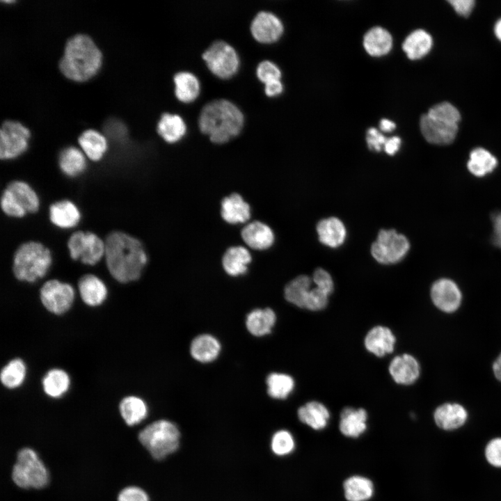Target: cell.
Wrapping results in <instances>:
<instances>
[{
    "label": "cell",
    "mask_w": 501,
    "mask_h": 501,
    "mask_svg": "<svg viewBox=\"0 0 501 501\" xmlns=\"http://www.w3.org/2000/svg\"><path fill=\"white\" fill-rule=\"evenodd\" d=\"M104 242V257L111 276L121 283L139 279L148 262L141 241L126 232L115 230L107 234Z\"/></svg>",
    "instance_id": "obj_1"
},
{
    "label": "cell",
    "mask_w": 501,
    "mask_h": 501,
    "mask_svg": "<svg viewBox=\"0 0 501 501\" xmlns=\"http://www.w3.org/2000/svg\"><path fill=\"white\" fill-rule=\"evenodd\" d=\"M244 122L241 111L233 102L225 99L207 103L202 109L198 118L200 131L217 144L225 143L239 135Z\"/></svg>",
    "instance_id": "obj_2"
},
{
    "label": "cell",
    "mask_w": 501,
    "mask_h": 501,
    "mask_svg": "<svg viewBox=\"0 0 501 501\" xmlns=\"http://www.w3.org/2000/svg\"><path fill=\"white\" fill-rule=\"evenodd\" d=\"M101 63L102 53L93 40L77 34L67 41L58 67L65 77L84 81L97 72Z\"/></svg>",
    "instance_id": "obj_3"
},
{
    "label": "cell",
    "mask_w": 501,
    "mask_h": 501,
    "mask_svg": "<svg viewBox=\"0 0 501 501\" xmlns=\"http://www.w3.org/2000/svg\"><path fill=\"white\" fill-rule=\"evenodd\" d=\"M51 262L48 248L39 241H29L16 249L13 258V272L19 281L34 283L47 274Z\"/></svg>",
    "instance_id": "obj_4"
},
{
    "label": "cell",
    "mask_w": 501,
    "mask_h": 501,
    "mask_svg": "<svg viewBox=\"0 0 501 501\" xmlns=\"http://www.w3.org/2000/svg\"><path fill=\"white\" fill-rule=\"evenodd\" d=\"M180 432L173 422L159 420L146 426L138 434L141 443L157 460H161L179 447Z\"/></svg>",
    "instance_id": "obj_5"
},
{
    "label": "cell",
    "mask_w": 501,
    "mask_h": 501,
    "mask_svg": "<svg viewBox=\"0 0 501 501\" xmlns=\"http://www.w3.org/2000/svg\"><path fill=\"white\" fill-rule=\"evenodd\" d=\"M39 207L36 192L22 180L11 181L2 192L1 208L10 217L22 218L29 213L38 212Z\"/></svg>",
    "instance_id": "obj_6"
},
{
    "label": "cell",
    "mask_w": 501,
    "mask_h": 501,
    "mask_svg": "<svg viewBox=\"0 0 501 501\" xmlns=\"http://www.w3.org/2000/svg\"><path fill=\"white\" fill-rule=\"evenodd\" d=\"M14 483L20 488H44L49 482V473L37 453L25 447L19 451L12 471Z\"/></svg>",
    "instance_id": "obj_7"
},
{
    "label": "cell",
    "mask_w": 501,
    "mask_h": 501,
    "mask_svg": "<svg viewBox=\"0 0 501 501\" xmlns=\"http://www.w3.org/2000/svg\"><path fill=\"white\" fill-rule=\"evenodd\" d=\"M70 257L81 263L93 266L104 256L105 242L92 232L78 230L73 232L67 240Z\"/></svg>",
    "instance_id": "obj_8"
},
{
    "label": "cell",
    "mask_w": 501,
    "mask_h": 501,
    "mask_svg": "<svg viewBox=\"0 0 501 501\" xmlns=\"http://www.w3.org/2000/svg\"><path fill=\"white\" fill-rule=\"evenodd\" d=\"M202 57L209 70L221 79L232 77L239 67V57L235 49L223 40L214 42Z\"/></svg>",
    "instance_id": "obj_9"
},
{
    "label": "cell",
    "mask_w": 501,
    "mask_h": 501,
    "mask_svg": "<svg viewBox=\"0 0 501 501\" xmlns=\"http://www.w3.org/2000/svg\"><path fill=\"white\" fill-rule=\"evenodd\" d=\"M409 248V241L404 235L395 230H381L372 245L371 253L377 262L390 264L400 261Z\"/></svg>",
    "instance_id": "obj_10"
},
{
    "label": "cell",
    "mask_w": 501,
    "mask_h": 501,
    "mask_svg": "<svg viewBox=\"0 0 501 501\" xmlns=\"http://www.w3.org/2000/svg\"><path fill=\"white\" fill-rule=\"evenodd\" d=\"M75 297L73 287L56 279L46 281L40 288V299L50 312L61 315L71 308Z\"/></svg>",
    "instance_id": "obj_11"
},
{
    "label": "cell",
    "mask_w": 501,
    "mask_h": 501,
    "mask_svg": "<svg viewBox=\"0 0 501 501\" xmlns=\"http://www.w3.org/2000/svg\"><path fill=\"white\" fill-rule=\"evenodd\" d=\"M29 130L19 122L4 121L0 130V158L12 159L24 153L28 148Z\"/></svg>",
    "instance_id": "obj_12"
},
{
    "label": "cell",
    "mask_w": 501,
    "mask_h": 501,
    "mask_svg": "<svg viewBox=\"0 0 501 501\" xmlns=\"http://www.w3.org/2000/svg\"><path fill=\"white\" fill-rule=\"evenodd\" d=\"M431 298L439 310L453 312L460 306L462 295L456 283L448 278H440L432 285Z\"/></svg>",
    "instance_id": "obj_13"
},
{
    "label": "cell",
    "mask_w": 501,
    "mask_h": 501,
    "mask_svg": "<svg viewBox=\"0 0 501 501\" xmlns=\"http://www.w3.org/2000/svg\"><path fill=\"white\" fill-rule=\"evenodd\" d=\"M253 37L262 43L277 41L283 32V25L280 19L271 12L260 11L250 24Z\"/></svg>",
    "instance_id": "obj_14"
},
{
    "label": "cell",
    "mask_w": 501,
    "mask_h": 501,
    "mask_svg": "<svg viewBox=\"0 0 501 501\" xmlns=\"http://www.w3.org/2000/svg\"><path fill=\"white\" fill-rule=\"evenodd\" d=\"M420 127L422 136L430 143L445 145L452 143L458 132V125L445 123L429 117L422 116Z\"/></svg>",
    "instance_id": "obj_15"
},
{
    "label": "cell",
    "mask_w": 501,
    "mask_h": 501,
    "mask_svg": "<svg viewBox=\"0 0 501 501\" xmlns=\"http://www.w3.org/2000/svg\"><path fill=\"white\" fill-rule=\"evenodd\" d=\"M240 234L244 244L255 250H267L274 241V234L271 228L260 221L247 223L241 230Z\"/></svg>",
    "instance_id": "obj_16"
},
{
    "label": "cell",
    "mask_w": 501,
    "mask_h": 501,
    "mask_svg": "<svg viewBox=\"0 0 501 501\" xmlns=\"http://www.w3.org/2000/svg\"><path fill=\"white\" fill-rule=\"evenodd\" d=\"M223 220L232 225L245 223L251 217L250 205L237 193H232L224 197L220 206Z\"/></svg>",
    "instance_id": "obj_17"
},
{
    "label": "cell",
    "mask_w": 501,
    "mask_h": 501,
    "mask_svg": "<svg viewBox=\"0 0 501 501\" xmlns=\"http://www.w3.org/2000/svg\"><path fill=\"white\" fill-rule=\"evenodd\" d=\"M434 419L440 429L452 431L461 427L466 423L468 412L461 404L445 403L436 408Z\"/></svg>",
    "instance_id": "obj_18"
},
{
    "label": "cell",
    "mask_w": 501,
    "mask_h": 501,
    "mask_svg": "<svg viewBox=\"0 0 501 501\" xmlns=\"http://www.w3.org/2000/svg\"><path fill=\"white\" fill-rule=\"evenodd\" d=\"M49 217L55 226L61 229H70L79 223L81 213L73 202L65 199L56 201L49 206Z\"/></svg>",
    "instance_id": "obj_19"
},
{
    "label": "cell",
    "mask_w": 501,
    "mask_h": 501,
    "mask_svg": "<svg viewBox=\"0 0 501 501\" xmlns=\"http://www.w3.org/2000/svg\"><path fill=\"white\" fill-rule=\"evenodd\" d=\"M389 372L396 383L410 385L418 379L420 369L418 360L413 356L405 353L392 360Z\"/></svg>",
    "instance_id": "obj_20"
},
{
    "label": "cell",
    "mask_w": 501,
    "mask_h": 501,
    "mask_svg": "<svg viewBox=\"0 0 501 501\" xmlns=\"http://www.w3.org/2000/svg\"><path fill=\"white\" fill-rule=\"evenodd\" d=\"M81 299L88 306L95 307L102 304L108 294L105 283L94 274H86L78 281Z\"/></svg>",
    "instance_id": "obj_21"
},
{
    "label": "cell",
    "mask_w": 501,
    "mask_h": 501,
    "mask_svg": "<svg viewBox=\"0 0 501 501\" xmlns=\"http://www.w3.org/2000/svg\"><path fill=\"white\" fill-rule=\"evenodd\" d=\"M251 261L252 255L248 248L243 246H232L224 252L221 264L227 274L238 276L247 271Z\"/></svg>",
    "instance_id": "obj_22"
},
{
    "label": "cell",
    "mask_w": 501,
    "mask_h": 501,
    "mask_svg": "<svg viewBox=\"0 0 501 501\" xmlns=\"http://www.w3.org/2000/svg\"><path fill=\"white\" fill-rule=\"evenodd\" d=\"M395 341V337L388 328L377 326L367 334L365 346L369 352L381 357L392 352Z\"/></svg>",
    "instance_id": "obj_23"
},
{
    "label": "cell",
    "mask_w": 501,
    "mask_h": 501,
    "mask_svg": "<svg viewBox=\"0 0 501 501\" xmlns=\"http://www.w3.org/2000/svg\"><path fill=\"white\" fill-rule=\"evenodd\" d=\"M367 414L365 409L344 408L340 414V432L349 438H358L367 429Z\"/></svg>",
    "instance_id": "obj_24"
},
{
    "label": "cell",
    "mask_w": 501,
    "mask_h": 501,
    "mask_svg": "<svg viewBox=\"0 0 501 501\" xmlns=\"http://www.w3.org/2000/svg\"><path fill=\"white\" fill-rule=\"evenodd\" d=\"M157 131L166 142L174 143L185 135L186 125L180 116L164 113L157 123Z\"/></svg>",
    "instance_id": "obj_25"
},
{
    "label": "cell",
    "mask_w": 501,
    "mask_h": 501,
    "mask_svg": "<svg viewBox=\"0 0 501 501\" xmlns=\"http://www.w3.org/2000/svg\"><path fill=\"white\" fill-rule=\"evenodd\" d=\"M319 241L330 247L340 246L344 241L346 230L342 222L335 217L320 221L317 225Z\"/></svg>",
    "instance_id": "obj_26"
},
{
    "label": "cell",
    "mask_w": 501,
    "mask_h": 501,
    "mask_svg": "<svg viewBox=\"0 0 501 501\" xmlns=\"http://www.w3.org/2000/svg\"><path fill=\"white\" fill-rule=\"evenodd\" d=\"M299 420L315 430L324 429L328 424L330 413L321 403L312 401L301 406L297 412Z\"/></svg>",
    "instance_id": "obj_27"
},
{
    "label": "cell",
    "mask_w": 501,
    "mask_h": 501,
    "mask_svg": "<svg viewBox=\"0 0 501 501\" xmlns=\"http://www.w3.org/2000/svg\"><path fill=\"white\" fill-rule=\"evenodd\" d=\"M221 351L218 340L209 334H202L196 337L191 342L190 352L192 357L201 363H209L214 360Z\"/></svg>",
    "instance_id": "obj_28"
},
{
    "label": "cell",
    "mask_w": 501,
    "mask_h": 501,
    "mask_svg": "<svg viewBox=\"0 0 501 501\" xmlns=\"http://www.w3.org/2000/svg\"><path fill=\"white\" fill-rule=\"evenodd\" d=\"M58 166L65 175L76 177L82 174L86 168L85 154L76 147L65 148L59 154Z\"/></svg>",
    "instance_id": "obj_29"
},
{
    "label": "cell",
    "mask_w": 501,
    "mask_h": 501,
    "mask_svg": "<svg viewBox=\"0 0 501 501\" xmlns=\"http://www.w3.org/2000/svg\"><path fill=\"white\" fill-rule=\"evenodd\" d=\"M363 45L369 55L381 56L387 54L390 51L392 38L387 30L376 26L365 33Z\"/></svg>",
    "instance_id": "obj_30"
},
{
    "label": "cell",
    "mask_w": 501,
    "mask_h": 501,
    "mask_svg": "<svg viewBox=\"0 0 501 501\" xmlns=\"http://www.w3.org/2000/svg\"><path fill=\"white\" fill-rule=\"evenodd\" d=\"M175 95L181 102L194 101L200 94V85L198 77L190 72H177L173 77Z\"/></svg>",
    "instance_id": "obj_31"
},
{
    "label": "cell",
    "mask_w": 501,
    "mask_h": 501,
    "mask_svg": "<svg viewBox=\"0 0 501 501\" xmlns=\"http://www.w3.org/2000/svg\"><path fill=\"white\" fill-rule=\"evenodd\" d=\"M431 35L422 29L411 33L405 39L402 49L408 58L417 60L427 55L432 47Z\"/></svg>",
    "instance_id": "obj_32"
},
{
    "label": "cell",
    "mask_w": 501,
    "mask_h": 501,
    "mask_svg": "<svg viewBox=\"0 0 501 501\" xmlns=\"http://www.w3.org/2000/svg\"><path fill=\"white\" fill-rule=\"evenodd\" d=\"M498 165L496 157L483 148L473 149L467 162L469 172L475 177H482L492 173Z\"/></svg>",
    "instance_id": "obj_33"
},
{
    "label": "cell",
    "mask_w": 501,
    "mask_h": 501,
    "mask_svg": "<svg viewBox=\"0 0 501 501\" xmlns=\"http://www.w3.org/2000/svg\"><path fill=\"white\" fill-rule=\"evenodd\" d=\"M276 319V314L273 310L255 309L247 315L246 326L250 333L260 337L271 333Z\"/></svg>",
    "instance_id": "obj_34"
},
{
    "label": "cell",
    "mask_w": 501,
    "mask_h": 501,
    "mask_svg": "<svg viewBox=\"0 0 501 501\" xmlns=\"http://www.w3.org/2000/svg\"><path fill=\"white\" fill-rule=\"evenodd\" d=\"M70 378L62 369H49L42 380V386L45 393L49 397L57 399L63 396L69 390Z\"/></svg>",
    "instance_id": "obj_35"
},
{
    "label": "cell",
    "mask_w": 501,
    "mask_h": 501,
    "mask_svg": "<svg viewBox=\"0 0 501 501\" xmlns=\"http://www.w3.org/2000/svg\"><path fill=\"white\" fill-rule=\"evenodd\" d=\"M78 142L84 154L93 161H100L107 150L106 139L94 129L84 131Z\"/></svg>",
    "instance_id": "obj_36"
},
{
    "label": "cell",
    "mask_w": 501,
    "mask_h": 501,
    "mask_svg": "<svg viewBox=\"0 0 501 501\" xmlns=\"http://www.w3.org/2000/svg\"><path fill=\"white\" fill-rule=\"evenodd\" d=\"M345 498L348 501H367L374 495L373 482L360 475L347 478L343 484Z\"/></svg>",
    "instance_id": "obj_37"
},
{
    "label": "cell",
    "mask_w": 501,
    "mask_h": 501,
    "mask_svg": "<svg viewBox=\"0 0 501 501\" xmlns=\"http://www.w3.org/2000/svg\"><path fill=\"white\" fill-rule=\"evenodd\" d=\"M119 411L124 421L129 426L142 422L148 413L146 403L141 398L134 395L127 396L121 400Z\"/></svg>",
    "instance_id": "obj_38"
},
{
    "label": "cell",
    "mask_w": 501,
    "mask_h": 501,
    "mask_svg": "<svg viewBox=\"0 0 501 501\" xmlns=\"http://www.w3.org/2000/svg\"><path fill=\"white\" fill-rule=\"evenodd\" d=\"M311 278L305 275L299 276L291 280L285 287V297L289 303L301 308L305 303L310 291Z\"/></svg>",
    "instance_id": "obj_39"
},
{
    "label": "cell",
    "mask_w": 501,
    "mask_h": 501,
    "mask_svg": "<svg viewBox=\"0 0 501 501\" xmlns=\"http://www.w3.org/2000/svg\"><path fill=\"white\" fill-rule=\"evenodd\" d=\"M26 376V366L20 358L10 360L1 370V382L8 389H15L22 385Z\"/></svg>",
    "instance_id": "obj_40"
},
{
    "label": "cell",
    "mask_w": 501,
    "mask_h": 501,
    "mask_svg": "<svg viewBox=\"0 0 501 501\" xmlns=\"http://www.w3.org/2000/svg\"><path fill=\"white\" fill-rule=\"evenodd\" d=\"M267 392L274 399H283L294 388V381L289 375L271 373L267 378Z\"/></svg>",
    "instance_id": "obj_41"
},
{
    "label": "cell",
    "mask_w": 501,
    "mask_h": 501,
    "mask_svg": "<svg viewBox=\"0 0 501 501\" xmlns=\"http://www.w3.org/2000/svg\"><path fill=\"white\" fill-rule=\"evenodd\" d=\"M295 445L292 434L287 430L281 429L273 434L270 446L274 454L283 456L291 454Z\"/></svg>",
    "instance_id": "obj_42"
},
{
    "label": "cell",
    "mask_w": 501,
    "mask_h": 501,
    "mask_svg": "<svg viewBox=\"0 0 501 501\" xmlns=\"http://www.w3.org/2000/svg\"><path fill=\"white\" fill-rule=\"evenodd\" d=\"M427 114L434 119L452 125H458L461 120L458 109L447 102L433 106Z\"/></svg>",
    "instance_id": "obj_43"
},
{
    "label": "cell",
    "mask_w": 501,
    "mask_h": 501,
    "mask_svg": "<svg viewBox=\"0 0 501 501\" xmlns=\"http://www.w3.org/2000/svg\"><path fill=\"white\" fill-rule=\"evenodd\" d=\"M257 78L263 83L267 84L274 80H280L281 72L278 67L270 61H261L256 69Z\"/></svg>",
    "instance_id": "obj_44"
},
{
    "label": "cell",
    "mask_w": 501,
    "mask_h": 501,
    "mask_svg": "<svg viewBox=\"0 0 501 501\" xmlns=\"http://www.w3.org/2000/svg\"><path fill=\"white\" fill-rule=\"evenodd\" d=\"M328 296L317 287L312 288L308 296L305 308L310 310H319L324 308L328 303Z\"/></svg>",
    "instance_id": "obj_45"
},
{
    "label": "cell",
    "mask_w": 501,
    "mask_h": 501,
    "mask_svg": "<svg viewBox=\"0 0 501 501\" xmlns=\"http://www.w3.org/2000/svg\"><path fill=\"white\" fill-rule=\"evenodd\" d=\"M484 454L490 465L501 468V438L491 440L486 445Z\"/></svg>",
    "instance_id": "obj_46"
},
{
    "label": "cell",
    "mask_w": 501,
    "mask_h": 501,
    "mask_svg": "<svg viewBox=\"0 0 501 501\" xmlns=\"http://www.w3.org/2000/svg\"><path fill=\"white\" fill-rule=\"evenodd\" d=\"M313 283L316 287L330 295L333 290V282L331 275L324 269L318 268L313 274Z\"/></svg>",
    "instance_id": "obj_47"
},
{
    "label": "cell",
    "mask_w": 501,
    "mask_h": 501,
    "mask_svg": "<svg viewBox=\"0 0 501 501\" xmlns=\"http://www.w3.org/2000/svg\"><path fill=\"white\" fill-rule=\"evenodd\" d=\"M118 501H150V499L142 488L137 486H128L120 492Z\"/></svg>",
    "instance_id": "obj_48"
},
{
    "label": "cell",
    "mask_w": 501,
    "mask_h": 501,
    "mask_svg": "<svg viewBox=\"0 0 501 501\" xmlns=\"http://www.w3.org/2000/svg\"><path fill=\"white\" fill-rule=\"evenodd\" d=\"M367 143L370 150L380 151L387 141V138L376 128L371 127L367 132Z\"/></svg>",
    "instance_id": "obj_49"
},
{
    "label": "cell",
    "mask_w": 501,
    "mask_h": 501,
    "mask_svg": "<svg viewBox=\"0 0 501 501\" xmlns=\"http://www.w3.org/2000/svg\"><path fill=\"white\" fill-rule=\"evenodd\" d=\"M492 234L491 242L495 248L501 250V210L491 214Z\"/></svg>",
    "instance_id": "obj_50"
},
{
    "label": "cell",
    "mask_w": 501,
    "mask_h": 501,
    "mask_svg": "<svg viewBox=\"0 0 501 501\" xmlns=\"http://www.w3.org/2000/svg\"><path fill=\"white\" fill-rule=\"evenodd\" d=\"M448 2L456 13L463 17L469 16L475 6L473 0H450Z\"/></svg>",
    "instance_id": "obj_51"
},
{
    "label": "cell",
    "mask_w": 501,
    "mask_h": 501,
    "mask_svg": "<svg viewBox=\"0 0 501 501\" xmlns=\"http://www.w3.org/2000/svg\"><path fill=\"white\" fill-rule=\"evenodd\" d=\"M283 86L280 80H274L264 84V92L269 97H274L282 93Z\"/></svg>",
    "instance_id": "obj_52"
},
{
    "label": "cell",
    "mask_w": 501,
    "mask_h": 501,
    "mask_svg": "<svg viewBox=\"0 0 501 501\" xmlns=\"http://www.w3.org/2000/svg\"><path fill=\"white\" fill-rule=\"evenodd\" d=\"M400 145V138L397 136H392L387 138L383 149L388 154L393 155L398 151Z\"/></svg>",
    "instance_id": "obj_53"
},
{
    "label": "cell",
    "mask_w": 501,
    "mask_h": 501,
    "mask_svg": "<svg viewBox=\"0 0 501 501\" xmlns=\"http://www.w3.org/2000/svg\"><path fill=\"white\" fill-rule=\"evenodd\" d=\"M380 129L385 132H389L395 129V124L388 119H382L379 123Z\"/></svg>",
    "instance_id": "obj_54"
},
{
    "label": "cell",
    "mask_w": 501,
    "mask_h": 501,
    "mask_svg": "<svg viewBox=\"0 0 501 501\" xmlns=\"http://www.w3.org/2000/svg\"><path fill=\"white\" fill-rule=\"evenodd\" d=\"M493 371L494 372H501V353L497 358L493 365Z\"/></svg>",
    "instance_id": "obj_55"
},
{
    "label": "cell",
    "mask_w": 501,
    "mask_h": 501,
    "mask_svg": "<svg viewBox=\"0 0 501 501\" xmlns=\"http://www.w3.org/2000/svg\"><path fill=\"white\" fill-rule=\"evenodd\" d=\"M495 34L496 37L501 41V19L497 22L495 26Z\"/></svg>",
    "instance_id": "obj_56"
},
{
    "label": "cell",
    "mask_w": 501,
    "mask_h": 501,
    "mask_svg": "<svg viewBox=\"0 0 501 501\" xmlns=\"http://www.w3.org/2000/svg\"><path fill=\"white\" fill-rule=\"evenodd\" d=\"M494 375L501 382V372H494Z\"/></svg>",
    "instance_id": "obj_57"
}]
</instances>
